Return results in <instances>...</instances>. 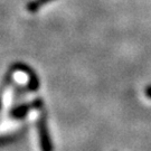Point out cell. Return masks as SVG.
<instances>
[{
  "label": "cell",
  "mask_w": 151,
  "mask_h": 151,
  "mask_svg": "<svg viewBox=\"0 0 151 151\" xmlns=\"http://www.w3.org/2000/svg\"><path fill=\"white\" fill-rule=\"evenodd\" d=\"M36 130H37L38 145L40 151H54V145L47 121V114L43 110L39 111L38 118L36 120Z\"/></svg>",
  "instance_id": "6da1fadb"
},
{
  "label": "cell",
  "mask_w": 151,
  "mask_h": 151,
  "mask_svg": "<svg viewBox=\"0 0 151 151\" xmlns=\"http://www.w3.org/2000/svg\"><path fill=\"white\" fill-rule=\"evenodd\" d=\"M50 1H54V0H32L27 5V10L29 12H36L43 6H45L46 4L50 2Z\"/></svg>",
  "instance_id": "5b68a950"
},
{
  "label": "cell",
  "mask_w": 151,
  "mask_h": 151,
  "mask_svg": "<svg viewBox=\"0 0 151 151\" xmlns=\"http://www.w3.org/2000/svg\"><path fill=\"white\" fill-rule=\"evenodd\" d=\"M145 94H146V96L148 99H150L151 100V84L150 85H148V86L145 88Z\"/></svg>",
  "instance_id": "8992f818"
},
{
  "label": "cell",
  "mask_w": 151,
  "mask_h": 151,
  "mask_svg": "<svg viewBox=\"0 0 151 151\" xmlns=\"http://www.w3.org/2000/svg\"><path fill=\"white\" fill-rule=\"evenodd\" d=\"M11 70L14 72H22L24 74H26L28 77L27 81V87L29 92H37L39 90V86H40V81L38 78L37 73L32 70V67L27 64H24V63H16L11 66Z\"/></svg>",
  "instance_id": "3957f363"
},
{
  "label": "cell",
  "mask_w": 151,
  "mask_h": 151,
  "mask_svg": "<svg viewBox=\"0 0 151 151\" xmlns=\"http://www.w3.org/2000/svg\"><path fill=\"white\" fill-rule=\"evenodd\" d=\"M28 87L27 84L22 85L19 83H15L12 82V93H11V103L12 104H17L24 101V99L26 96V94L28 93Z\"/></svg>",
  "instance_id": "277c9868"
},
{
  "label": "cell",
  "mask_w": 151,
  "mask_h": 151,
  "mask_svg": "<svg viewBox=\"0 0 151 151\" xmlns=\"http://www.w3.org/2000/svg\"><path fill=\"white\" fill-rule=\"evenodd\" d=\"M43 99H40V97H36L29 102H20L17 104H12L8 111V118L15 120V121L24 120L32 110L40 111V110H43Z\"/></svg>",
  "instance_id": "7a4b0ae2"
}]
</instances>
